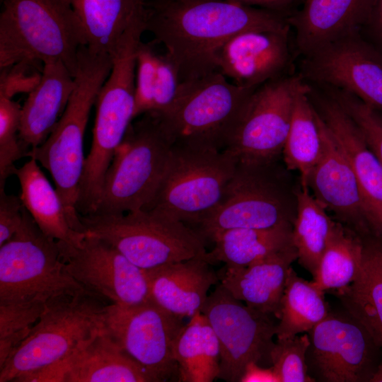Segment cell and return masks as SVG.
I'll return each instance as SVG.
<instances>
[{
  "mask_svg": "<svg viewBox=\"0 0 382 382\" xmlns=\"http://www.w3.org/2000/svg\"><path fill=\"white\" fill-rule=\"evenodd\" d=\"M362 255V238L336 222L312 284L324 293L345 289L357 277Z\"/></svg>",
  "mask_w": 382,
  "mask_h": 382,
  "instance_id": "obj_34",
  "label": "cell"
},
{
  "mask_svg": "<svg viewBox=\"0 0 382 382\" xmlns=\"http://www.w3.org/2000/svg\"><path fill=\"white\" fill-rule=\"evenodd\" d=\"M311 86L296 96L282 155L286 168L300 174V187H308L310 175L322 152L320 115L309 96Z\"/></svg>",
  "mask_w": 382,
  "mask_h": 382,
  "instance_id": "obj_31",
  "label": "cell"
},
{
  "mask_svg": "<svg viewBox=\"0 0 382 382\" xmlns=\"http://www.w3.org/2000/svg\"><path fill=\"white\" fill-rule=\"evenodd\" d=\"M206 255L144 270L151 299L182 318L201 312L209 289L219 280Z\"/></svg>",
  "mask_w": 382,
  "mask_h": 382,
  "instance_id": "obj_21",
  "label": "cell"
},
{
  "mask_svg": "<svg viewBox=\"0 0 382 382\" xmlns=\"http://www.w3.org/2000/svg\"><path fill=\"white\" fill-rule=\"evenodd\" d=\"M185 325L152 299L132 306L109 303L106 308L105 328L154 382L178 371L173 347Z\"/></svg>",
  "mask_w": 382,
  "mask_h": 382,
  "instance_id": "obj_14",
  "label": "cell"
},
{
  "mask_svg": "<svg viewBox=\"0 0 382 382\" xmlns=\"http://www.w3.org/2000/svg\"><path fill=\"white\" fill-rule=\"evenodd\" d=\"M173 356L180 381L212 382L219 372L220 346L202 312L190 318L176 337Z\"/></svg>",
  "mask_w": 382,
  "mask_h": 382,
  "instance_id": "obj_29",
  "label": "cell"
},
{
  "mask_svg": "<svg viewBox=\"0 0 382 382\" xmlns=\"http://www.w3.org/2000/svg\"><path fill=\"white\" fill-rule=\"evenodd\" d=\"M336 224L327 209L310 192L300 187L296 193L292 243L299 263L313 277Z\"/></svg>",
  "mask_w": 382,
  "mask_h": 382,
  "instance_id": "obj_32",
  "label": "cell"
},
{
  "mask_svg": "<svg viewBox=\"0 0 382 382\" xmlns=\"http://www.w3.org/2000/svg\"><path fill=\"white\" fill-rule=\"evenodd\" d=\"M288 15L228 0H146L145 31L161 43L180 83L218 71L216 54L234 35L290 27Z\"/></svg>",
  "mask_w": 382,
  "mask_h": 382,
  "instance_id": "obj_1",
  "label": "cell"
},
{
  "mask_svg": "<svg viewBox=\"0 0 382 382\" xmlns=\"http://www.w3.org/2000/svg\"><path fill=\"white\" fill-rule=\"evenodd\" d=\"M363 241L361 267L354 281L334 291L345 310L369 332L382 350V237Z\"/></svg>",
  "mask_w": 382,
  "mask_h": 382,
  "instance_id": "obj_25",
  "label": "cell"
},
{
  "mask_svg": "<svg viewBox=\"0 0 382 382\" xmlns=\"http://www.w3.org/2000/svg\"><path fill=\"white\" fill-rule=\"evenodd\" d=\"M371 382H382V361L378 365Z\"/></svg>",
  "mask_w": 382,
  "mask_h": 382,
  "instance_id": "obj_44",
  "label": "cell"
},
{
  "mask_svg": "<svg viewBox=\"0 0 382 382\" xmlns=\"http://www.w3.org/2000/svg\"><path fill=\"white\" fill-rule=\"evenodd\" d=\"M90 292L67 272L58 241L46 236L25 209L16 233L0 245V304L49 303Z\"/></svg>",
  "mask_w": 382,
  "mask_h": 382,
  "instance_id": "obj_7",
  "label": "cell"
},
{
  "mask_svg": "<svg viewBox=\"0 0 382 382\" xmlns=\"http://www.w3.org/2000/svg\"><path fill=\"white\" fill-rule=\"evenodd\" d=\"M21 199L40 230L47 236L71 245H79L86 233L71 225L62 201L37 161L30 160L16 169Z\"/></svg>",
  "mask_w": 382,
  "mask_h": 382,
  "instance_id": "obj_26",
  "label": "cell"
},
{
  "mask_svg": "<svg viewBox=\"0 0 382 382\" xmlns=\"http://www.w3.org/2000/svg\"><path fill=\"white\" fill-rule=\"evenodd\" d=\"M93 52L112 56L131 22L146 0H69Z\"/></svg>",
  "mask_w": 382,
  "mask_h": 382,
  "instance_id": "obj_28",
  "label": "cell"
},
{
  "mask_svg": "<svg viewBox=\"0 0 382 382\" xmlns=\"http://www.w3.org/2000/svg\"><path fill=\"white\" fill-rule=\"evenodd\" d=\"M275 163L238 162L220 204L195 231L205 241L228 229L294 223L296 212Z\"/></svg>",
  "mask_w": 382,
  "mask_h": 382,
  "instance_id": "obj_11",
  "label": "cell"
},
{
  "mask_svg": "<svg viewBox=\"0 0 382 382\" xmlns=\"http://www.w3.org/2000/svg\"><path fill=\"white\" fill-rule=\"evenodd\" d=\"M180 82L172 62L152 43L141 42L137 54L134 119L147 112L161 113L174 101Z\"/></svg>",
  "mask_w": 382,
  "mask_h": 382,
  "instance_id": "obj_30",
  "label": "cell"
},
{
  "mask_svg": "<svg viewBox=\"0 0 382 382\" xmlns=\"http://www.w3.org/2000/svg\"><path fill=\"white\" fill-rule=\"evenodd\" d=\"M87 234L112 245L143 270L205 255V241L169 216L139 209L119 214L80 216Z\"/></svg>",
  "mask_w": 382,
  "mask_h": 382,
  "instance_id": "obj_8",
  "label": "cell"
},
{
  "mask_svg": "<svg viewBox=\"0 0 382 382\" xmlns=\"http://www.w3.org/2000/svg\"><path fill=\"white\" fill-rule=\"evenodd\" d=\"M255 89L238 86L214 71L180 83L171 105L152 113L173 144L221 151L230 127Z\"/></svg>",
  "mask_w": 382,
  "mask_h": 382,
  "instance_id": "obj_9",
  "label": "cell"
},
{
  "mask_svg": "<svg viewBox=\"0 0 382 382\" xmlns=\"http://www.w3.org/2000/svg\"><path fill=\"white\" fill-rule=\"evenodd\" d=\"M311 88L309 96L316 110L355 174L367 231L374 236L382 237V164L340 104L325 91L322 93Z\"/></svg>",
  "mask_w": 382,
  "mask_h": 382,
  "instance_id": "obj_17",
  "label": "cell"
},
{
  "mask_svg": "<svg viewBox=\"0 0 382 382\" xmlns=\"http://www.w3.org/2000/svg\"><path fill=\"white\" fill-rule=\"evenodd\" d=\"M109 303L91 292L47 303L30 335L0 366V382H18L67 359L103 327Z\"/></svg>",
  "mask_w": 382,
  "mask_h": 382,
  "instance_id": "obj_4",
  "label": "cell"
},
{
  "mask_svg": "<svg viewBox=\"0 0 382 382\" xmlns=\"http://www.w3.org/2000/svg\"><path fill=\"white\" fill-rule=\"evenodd\" d=\"M25 209L20 197L6 194L4 185L0 186V245L18 230Z\"/></svg>",
  "mask_w": 382,
  "mask_h": 382,
  "instance_id": "obj_40",
  "label": "cell"
},
{
  "mask_svg": "<svg viewBox=\"0 0 382 382\" xmlns=\"http://www.w3.org/2000/svg\"><path fill=\"white\" fill-rule=\"evenodd\" d=\"M40 63L21 61L1 69L0 96L13 98L19 93H30L41 79L42 71L34 69Z\"/></svg>",
  "mask_w": 382,
  "mask_h": 382,
  "instance_id": "obj_39",
  "label": "cell"
},
{
  "mask_svg": "<svg viewBox=\"0 0 382 382\" xmlns=\"http://www.w3.org/2000/svg\"><path fill=\"white\" fill-rule=\"evenodd\" d=\"M63 382H154L103 327L66 359Z\"/></svg>",
  "mask_w": 382,
  "mask_h": 382,
  "instance_id": "obj_24",
  "label": "cell"
},
{
  "mask_svg": "<svg viewBox=\"0 0 382 382\" xmlns=\"http://www.w3.org/2000/svg\"><path fill=\"white\" fill-rule=\"evenodd\" d=\"M376 0H305L301 8L289 14L295 32V47L306 56L366 25Z\"/></svg>",
  "mask_w": 382,
  "mask_h": 382,
  "instance_id": "obj_20",
  "label": "cell"
},
{
  "mask_svg": "<svg viewBox=\"0 0 382 382\" xmlns=\"http://www.w3.org/2000/svg\"><path fill=\"white\" fill-rule=\"evenodd\" d=\"M46 305L41 301L0 304V366L30 335Z\"/></svg>",
  "mask_w": 382,
  "mask_h": 382,
  "instance_id": "obj_35",
  "label": "cell"
},
{
  "mask_svg": "<svg viewBox=\"0 0 382 382\" xmlns=\"http://www.w3.org/2000/svg\"><path fill=\"white\" fill-rule=\"evenodd\" d=\"M137 118L106 172L94 214H119L145 209L155 195L173 144L154 113Z\"/></svg>",
  "mask_w": 382,
  "mask_h": 382,
  "instance_id": "obj_5",
  "label": "cell"
},
{
  "mask_svg": "<svg viewBox=\"0 0 382 382\" xmlns=\"http://www.w3.org/2000/svg\"><path fill=\"white\" fill-rule=\"evenodd\" d=\"M0 69L61 61L75 76L86 39L69 0H1Z\"/></svg>",
  "mask_w": 382,
  "mask_h": 382,
  "instance_id": "obj_3",
  "label": "cell"
},
{
  "mask_svg": "<svg viewBox=\"0 0 382 382\" xmlns=\"http://www.w3.org/2000/svg\"><path fill=\"white\" fill-rule=\"evenodd\" d=\"M309 344L307 332L277 340L274 343L271 362L281 382H316L308 374L306 362Z\"/></svg>",
  "mask_w": 382,
  "mask_h": 382,
  "instance_id": "obj_38",
  "label": "cell"
},
{
  "mask_svg": "<svg viewBox=\"0 0 382 382\" xmlns=\"http://www.w3.org/2000/svg\"><path fill=\"white\" fill-rule=\"evenodd\" d=\"M308 374L320 382H371L382 350L367 329L345 310L332 311L308 332Z\"/></svg>",
  "mask_w": 382,
  "mask_h": 382,
  "instance_id": "obj_13",
  "label": "cell"
},
{
  "mask_svg": "<svg viewBox=\"0 0 382 382\" xmlns=\"http://www.w3.org/2000/svg\"><path fill=\"white\" fill-rule=\"evenodd\" d=\"M74 87V76L62 62L42 64L40 82L21 107L19 137L25 147H37L46 140L65 110Z\"/></svg>",
  "mask_w": 382,
  "mask_h": 382,
  "instance_id": "obj_23",
  "label": "cell"
},
{
  "mask_svg": "<svg viewBox=\"0 0 382 382\" xmlns=\"http://www.w3.org/2000/svg\"><path fill=\"white\" fill-rule=\"evenodd\" d=\"M293 223L269 228H239L214 236V248L207 252L208 261L221 262L227 267H246L260 259L294 245Z\"/></svg>",
  "mask_w": 382,
  "mask_h": 382,
  "instance_id": "obj_27",
  "label": "cell"
},
{
  "mask_svg": "<svg viewBox=\"0 0 382 382\" xmlns=\"http://www.w3.org/2000/svg\"><path fill=\"white\" fill-rule=\"evenodd\" d=\"M240 4L286 13L294 3L302 0H228ZM305 1V0H303ZM287 14V13H286Z\"/></svg>",
  "mask_w": 382,
  "mask_h": 382,
  "instance_id": "obj_42",
  "label": "cell"
},
{
  "mask_svg": "<svg viewBox=\"0 0 382 382\" xmlns=\"http://www.w3.org/2000/svg\"><path fill=\"white\" fill-rule=\"evenodd\" d=\"M110 54L82 46L78 54L74 87L62 115L46 140L27 157L49 171L71 226L85 233L76 205L86 157L83 141L90 112L112 68Z\"/></svg>",
  "mask_w": 382,
  "mask_h": 382,
  "instance_id": "obj_2",
  "label": "cell"
},
{
  "mask_svg": "<svg viewBox=\"0 0 382 382\" xmlns=\"http://www.w3.org/2000/svg\"><path fill=\"white\" fill-rule=\"evenodd\" d=\"M300 70L306 82L346 91L382 111V54L359 31L303 56Z\"/></svg>",
  "mask_w": 382,
  "mask_h": 382,
  "instance_id": "obj_15",
  "label": "cell"
},
{
  "mask_svg": "<svg viewBox=\"0 0 382 382\" xmlns=\"http://www.w3.org/2000/svg\"><path fill=\"white\" fill-rule=\"evenodd\" d=\"M322 88L353 120L365 142L382 164V111L346 91L330 87Z\"/></svg>",
  "mask_w": 382,
  "mask_h": 382,
  "instance_id": "obj_37",
  "label": "cell"
},
{
  "mask_svg": "<svg viewBox=\"0 0 382 382\" xmlns=\"http://www.w3.org/2000/svg\"><path fill=\"white\" fill-rule=\"evenodd\" d=\"M290 30H251L234 35L217 52L218 71L245 88L286 75L292 57Z\"/></svg>",
  "mask_w": 382,
  "mask_h": 382,
  "instance_id": "obj_18",
  "label": "cell"
},
{
  "mask_svg": "<svg viewBox=\"0 0 382 382\" xmlns=\"http://www.w3.org/2000/svg\"><path fill=\"white\" fill-rule=\"evenodd\" d=\"M21 107L12 98L0 96V186L15 175L16 162L30 151L19 137Z\"/></svg>",
  "mask_w": 382,
  "mask_h": 382,
  "instance_id": "obj_36",
  "label": "cell"
},
{
  "mask_svg": "<svg viewBox=\"0 0 382 382\" xmlns=\"http://www.w3.org/2000/svg\"><path fill=\"white\" fill-rule=\"evenodd\" d=\"M237 163L224 151L173 144L155 195L144 210L197 226L220 204Z\"/></svg>",
  "mask_w": 382,
  "mask_h": 382,
  "instance_id": "obj_6",
  "label": "cell"
},
{
  "mask_svg": "<svg viewBox=\"0 0 382 382\" xmlns=\"http://www.w3.org/2000/svg\"><path fill=\"white\" fill-rule=\"evenodd\" d=\"M201 312L220 346L217 378L240 382L248 364L272 366L271 351L277 323L270 315L243 303L221 283L208 295Z\"/></svg>",
  "mask_w": 382,
  "mask_h": 382,
  "instance_id": "obj_12",
  "label": "cell"
},
{
  "mask_svg": "<svg viewBox=\"0 0 382 382\" xmlns=\"http://www.w3.org/2000/svg\"><path fill=\"white\" fill-rule=\"evenodd\" d=\"M320 127L322 152L310 175L308 187L339 219L360 233H366L362 199L353 169L320 116Z\"/></svg>",
  "mask_w": 382,
  "mask_h": 382,
  "instance_id": "obj_19",
  "label": "cell"
},
{
  "mask_svg": "<svg viewBox=\"0 0 382 382\" xmlns=\"http://www.w3.org/2000/svg\"><path fill=\"white\" fill-rule=\"evenodd\" d=\"M382 47V0H376L369 19L366 25Z\"/></svg>",
  "mask_w": 382,
  "mask_h": 382,
  "instance_id": "obj_43",
  "label": "cell"
},
{
  "mask_svg": "<svg viewBox=\"0 0 382 382\" xmlns=\"http://www.w3.org/2000/svg\"><path fill=\"white\" fill-rule=\"evenodd\" d=\"M240 382H281L273 367L263 366L257 363L248 364Z\"/></svg>",
  "mask_w": 382,
  "mask_h": 382,
  "instance_id": "obj_41",
  "label": "cell"
},
{
  "mask_svg": "<svg viewBox=\"0 0 382 382\" xmlns=\"http://www.w3.org/2000/svg\"><path fill=\"white\" fill-rule=\"evenodd\" d=\"M324 292L299 277L291 267L281 302L277 340L287 339L308 332L330 312Z\"/></svg>",
  "mask_w": 382,
  "mask_h": 382,
  "instance_id": "obj_33",
  "label": "cell"
},
{
  "mask_svg": "<svg viewBox=\"0 0 382 382\" xmlns=\"http://www.w3.org/2000/svg\"><path fill=\"white\" fill-rule=\"evenodd\" d=\"M296 260L292 245L246 267H225L220 283L247 306L279 318L288 272Z\"/></svg>",
  "mask_w": 382,
  "mask_h": 382,
  "instance_id": "obj_22",
  "label": "cell"
},
{
  "mask_svg": "<svg viewBox=\"0 0 382 382\" xmlns=\"http://www.w3.org/2000/svg\"><path fill=\"white\" fill-rule=\"evenodd\" d=\"M308 85L300 74H286L256 88L238 112L221 151L241 163L277 161L289 134L296 96Z\"/></svg>",
  "mask_w": 382,
  "mask_h": 382,
  "instance_id": "obj_10",
  "label": "cell"
},
{
  "mask_svg": "<svg viewBox=\"0 0 382 382\" xmlns=\"http://www.w3.org/2000/svg\"><path fill=\"white\" fill-rule=\"evenodd\" d=\"M58 242L67 272L87 291L122 306L151 300L144 270L110 243L87 233L79 245Z\"/></svg>",
  "mask_w": 382,
  "mask_h": 382,
  "instance_id": "obj_16",
  "label": "cell"
}]
</instances>
